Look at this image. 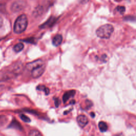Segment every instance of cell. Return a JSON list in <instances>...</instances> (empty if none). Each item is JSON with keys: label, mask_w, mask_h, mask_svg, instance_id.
Returning <instances> with one entry per match:
<instances>
[{"label": "cell", "mask_w": 136, "mask_h": 136, "mask_svg": "<svg viewBox=\"0 0 136 136\" xmlns=\"http://www.w3.org/2000/svg\"><path fill=\"white\" fill-rule=\"evenodd\" d=\"M28 26V19L26 15H21L16 19L14 25V32L20 34L26 29Z\"/></svg>", "instance_id": "6da1fadb"}, {"label": "cell", "mask_w": 136, "mask_h": 136, "mask_svg": "<svg viewBox=\"0 0 136 136\" xmlns=\"http://www.w3.org/2000/svg\"><path fill=\"white\" fill-rule=\"evenodd\" d=\"M114 31V27L112 25L106 24L101 26L96 30L97 36L102 39H109Z\"/></svg>", "instance_id": "7a4b0ae2"}, {"label": "cell", "mask_w": 136, "mask_h": 136, "mask_svg": "<svg viewBox=\"0 0 136 136\" xmlns=\"http://www.w3.org/2000/svg\"><path fill=\"white\" fill-rule=\"evenodd\" d=\"M26 6L25 2L22 0H18L14 2L11 5V10L13 12H19L25 9Z\"/></svg>", "instance_id": "3957f363"}, {"label": "cell", "mask_w": 136, "mask_h": 136, "mask_svg": "<svg viewBox=\"0 0 136 136\" xmlns=\"http://www.w3.org/2000/svg\"><path fill=\"white\" fill-rule=\"evenodd\" d=\"M45 70V65L44 64H42L40 66L36 67L32 69L31 71V74L32 78H38L43 74Z\"/></svg>", "instance_id": "277c9868"}, {"label": "cell", "mask_w": 136, "mask_h": 136, "mask_svg": "<svg viewBox=\"0 0 136 136\" xmlns=\"http://www.w3.org/2000/svg\"><path fill=\"white\" fill-rule=\"evenodd\" d=\"M43 64H44V63L41 60H37L27 64L26 65V68L28 70L31 71L32 69H35L36 67H38Z\"/></svg>", "instance_id": "5b68a950"}, {"label": "cell", "mask_w": 136, "mask_h": 136, "mask_svg": "<svg viewBox=\"0 0 136 136\" xmlns=\"http://www.w3.org/2000/svg\"><path fill=\"white\" fill-rule=\"evenodd\" d=\"M77 120L79 125H80V126H81V128L85 127L88 123V119L87 117L83 115H79L77 117Z\"/></svg>", "instance_id": "8992f818"}, {"label": "cell", "mask_w": 136, "mask_h": 136, "mask_svg": "<svg viewBox=\"0 0 136 136\" xmlns=\"http://www.w3.org/2000/svg\"><path fill=\"white\" fill-rule=\"evenodd\" d=\"M75 92L74 90H70L65 93L63 96V101L64 103L67 102L70 98L72 97L75 95Z\"/></svg>", "instance_id": "52a82bcc"}, {"label": "cell", "mask_w": 136, "mask_h": 136, "mask_svg": "<svg viewBox=\"0 0 136 136\" xmlns=\"http://www.w3.org/2000/svg\"><path fill=\"white\" fill-rule=\"evenodd\" d=\"M62 36L61 35H56L53 39L52 43L55 46H58L61 44L62 41Z\"/></svg>", "instance_id": "ba28073f"}, {"label": "cell", "mask_w": 136, "mask_h": 136, "mask_svg": "<svg viewBox=\"0 0 136 136\" xmlns=\"http://www.w3.org/2000/svg\"><path fill=\"white\" fill-rule=\"evenodd\" d=\"M56 20H57V19H55V18H51L50 19H49L45 23H44L43 25H42L40 27L46 28L52 26L54 24V23L55 22Z\"/></svg>", "instance_id": "9c48e42d"}, {"label": "cell", "mask_w": 136, "mask_h": 136, "mask_svg": "<svg viewBox=\"0 0 136 136\" xmlns=\"http://www.w3.org/2000/svg\"><path fill=\"white\" fill-rule=\"evenodd\" d=\"M43 8L41 6H38L35 8L33 12V15L35 17L40 16L43 12Z\"/></svg>", "instance_id": "30bf717a"}, {"label": "cell", "mask_w": 136, "mask_h": 136, "mask_svg": "<svg viewBox=\"0 0 136 136\" xmlns=\"http://www.w3.org/2000/svg\"><path fill=\"white\" fill-rule=\"evenodd\" d=\"M98 128L102 132H104L107 130L108 126L105 122L101 121L98 123Z\"/></svg>", "instance_id": "8fae6325"}, {"label": "cell", "mask_w": 136, "mask_h": 136, "mask_svg": "<svg viewBox=\"0 0 136 136\" xmlns=\"http://www.w3.org/2000/svg\"><path fill=\"white\" fill-rule=\"evenodd\" d=\"M10 126V127H12V128H16V129H17L18 130H21V129H22V126H21V125L16 120H13L12 121V122L11 123V124L10 125V126Z\"/></svg>", "instance_id": "7c38bea8"}, {"label": "cell", "mask_w": 136, "mask_h": 136, "mask_svg": "<svg viewBox=\"0 0 136 136\" xmlns=\"http://www.w3.org/2000/svg\"><path fill=\"white\" fill-rule=\"evenodd\" d=\"M37 89L38 90L43 91L46 95H48L50 93V90L48 88L44 85H39L37 87Z\"/></svg>", "instance_id": "4fadbf2b"}, {"label": "cell", "mask_w": 136, "mask_h": 136, "mask_svg": "<svg viewBox=\"0 0 136 136\" xmlns=\"http://www.w3.org/2000/svg\"><path fill=\"white\" fill-rule=\"evenodd\" d=\"M23 48H24V45H23L22 43H20L16 44L13 47V50L16 52H19L23 50Z\"/></svg>", "instance_id": "5bb4252c"}, {"label": "cell", "mask_w": 136, "mask_h": 136, "mask_svg": "<svg viewBox=\"0 0 136 136\" xmlns=\"http://www.w3.org/2000/svg\"><path fill=\"white\" fill-rule=\"evenodd\" d=\"M8 122V119L6 116L0 115V128L2 127Z\"/></svg>", "instance_id": "9a60e30c"}, {"label": "cell", "mask_w": 136, "mask_h": 136, "mask_svg": "<svg viewBox=\"0 0 136 136\" xmlns=\"http://www.w3.org/2000/svg\"><path fill=\"white\" fill-rule=\"evenodd\" d=\"M116 11L118 12L120 15H123L125 11V8L123 6H118L116 8Z\"/></svg>", "instance_id": "2e32d148"}, {"label": "cell", "mask_w": 136, "mask_h": 136, "mask_svg": "<svg viewBox=\"0 0 136 136\" xmlns=\"http://www.w3.org/2000/svg\"><path fill=\"white\" fill-rule=\"evenodd\" d=\"M20 118L23 121H24L25 122H26V123H29L31 121L29 117H28L27 116H26L24 114H21L20 115Z\"/></svg>", "instance_id": "e0dca14e"}, {"label": "cell", "mask_w": 136, "mask_h": 136, "mask_svg": "<svg viewBox=\"0 0 136 136\" xmlns=\"http://www.w3.org/2000/svg\"><path fill=\"white\" fill-rule=\"evenodd\" d=\"M29 135L31 136H37V135H41V134L39 132V131L34 130L30 131V132L29 133Z\"/></svg>", "instance_id": "ac0fdd59"}, {"label": "cell", "mask_w": 136, "mask_h": 136, "mask_svg": "<svg viewBox=\"0 0 136 136\" xmlns=\"http://www.w3.org/2000/svg\"><path fill=\"white\" fill-rule=\"evenodd\" d=\"M86 103L87 104V107H88V108L91 107V106L93 105V104H92V102H90V101L87 100V101H86Z\"/></svg>", "instance_id": "d6986e66"}, {"label": "cell", "mask_w": 136, "mask_h": 136, "mask_svg": "<svg viewBox=\"0 0 136 136\" xmlns=\"http://www.w3.org/2000/svg\"><path fill=\"white\" fill-rule=\"evenodd\" d=\"M55 106H56V107H58L59 106V105H60V100L58 99V98H57V99H55Z\"/></svg>", "instance_id": "ffe728a7"}, {"label": "cell", "mask_w": 136, "mask_h": 136, "mask_svg": "<svg viewBox=\"0 0 136 136\" xmlns=\"http://www.w3.org/2000/svg\"><path fill=\"white\" fill-rule=\"evenodd\" d=\"M3 23V18L1 16H0V28H1L2 26Z\"/></svg>", "instance_id": "44dd1931"}, {"label": "cell", "mask_w": 136, "mask_h": 136, "mask_svg": "<svg viewBox=\"0 0 136 136\" xmlns=\"http://www.w3.org/2000/svg\"><path fill=\"white\" fill-rule=\"evenodd\" d=\"M90 115L92 116V118H94L95 117V113H94V112H92V113H90Z\"/></svg>", "instance_id": "7402d4cb"}, {"label": "cell", "mask_w": 136, "mask_h": 136, "mask_svg": "<svg viewBox=\"0 0 136 136\" xmlns=\"http://www.w3.org/2000/svg\"><path fill=\"white\" fill-rule=\"evenodd\" d=\"M88 1V0H82V2H86V1Z\"/></svg>", "instance_id": "603a6c76"}]
</instances>
